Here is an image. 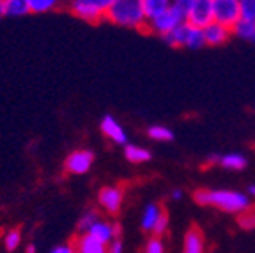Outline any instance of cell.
<instances>
[{"label": "cell", "mask_w": 255, "mask_h": 253, "mask_svg": "<svg viewBox=\"0 0 255 253\" xmlns=\"http://www.w3.org/2000/svg\"><path fill=\"white\" fill-rule=\"evenodd\" d=\"M116 0H69V12L87 23H100L107 20L108 11Z\"/></svg>", "instance_id": "3957f363"}, {"label": "cell", "mask_w": 255, "mask_h": 253, "mask_svg": "<svg viewBox=\"0 0 255 253\" xmlns=\"http://www.w3.org/2000/svg\"><path fill=\"white\" fill-rule=\"evenodd\" d=\"M174 0H143V9L147 14V20H152L156 16L163 14L165 11L172 7Z\"/></svg>", "instance_id": "ffe728a7"}, {"label": "cell", "mask_w": 255, "mask_h": 253, "mask_svg": "<svg viewBox=\"0 0 255 253\" xmlns=\"http://www.w3.org/2000/svg\"><path fill=\"white\" fill-rule=\"evenodd\" d=\"M50 253H76L73 245H60V246H55Z\"/></svg>", "instance_id": "1f68e13d"}, {"label": "cell", "mask_w": 255, "mask_h": 253, "mask_svg": "<svg viewBox=\"0 0 255 253\" xmlns=\"http://www.w3.org/2000/svg\"><path fill=\"white\" fill-rule=\"evenodd\" d=\"M5 16V9H4V0H0V18Z\"/></svg>", "instance_id": "e575fe53"}, {"label": "cell", "mask_w": 255, "mask_h": 253, "mask_svg": "<svg viewBox=\"0 0 255 253\" xmlns=\"http://www.w3.org/2000/svg\"><path fill=\"white\" fill-rule=\"evenodd\" d=\"M241 20V7L238 0H215V21L234 27Z\"/></svg>", "instance_id": "52a82bcc"}, {"label": "cell", "mask_w": 255, "mask_h": 253, "mask_svg": "<svg viewBox=\"0 0 255 253\" xmlns=\"http://www.w3.org/2000/svg\"><path fill=\"white\" fill-rule=\"evenodd\" d=\"M238 2H239V0H238Z\"/></svg>", "instance_id": "8d00e7d4"}, {"label": "cell", "mask_w": 255, "mask_h": 253, "mask_svg": "<svg viewBox=\"0 0 255 253\" xmlns=\"http://www.w3.org/2000/svg\"><path fill=\"white\" fill-rule=\"evenodd\" d=\"M206 46V37H204V28L193 27L191 23H188L186 27V43L184 48L190 50H199V48Z\"/></svg>", "instance_id": "d6986e66"}, {"label": "cell", "mask_w": 255, "mask_h": 253, "mask_svg": "<svg viewBox=\"0 0 255 253\" xmlns=\"http://www.w3.org/2000/svg\"><path fill=\"white\" fill-rule=\"evenodd\" d=\"M183 253H206L202 230L197 229V227H191L188 230L183 241Z\"/></svg>", "instance_id": "5bb4252c"}, {"label": "cell", "mask_w": 255, "mask_h": 253, "mask_svg": "<svg viewBox=\"0 0 255 253\" xmlns=\"http://www.w3.org/2000/svg\"><path fill=\"white\" fill-rule=\"evenodd\" d=\"M232 36V28L225 27V25L213 21L204 28V37H206V44L209 46H222L229 41V37Z\"/></svg>", "instance_id": "8fae6325"}, {"label": "cell", "mask_w": 255, "mask_h": 253, "mask_svg": "<svg viewBox=\"0 0 255 253\" xmlns=\"http://www.w3.org/2000/svg\"><path fill=\"white\" fill-rule=\"evenodd\" d=\"M71 245L76 253H108V245L92 238L91 234H80Z\"/></svg>", "instance_id": "7c38bea8"}, {"label": "cell", "mask_w": 255, "mask_h": 253, "mask_svg": "<svg viewBox=\"0 0 255 253\" xmlns=\"http://www.w3.org/2000/svg\"><path fill=\"white\" fill-rule=\"evenodd\" d=\"M147 136L156 142H170V140H174V131L163 124H154V126H149Z\"/></svg>", "instance_id": "603a6c76"}, {"label": "cell", "mask_w": 255, "mask_h": 253, "mask_svg": "<svg viewBox=\"0 0 255 253\" xmlns=\"http://www.w3.org/2000/svg\"><path fill=\"white\" fill-rule=\"evenodd\" d=\"M172 198H174V200H179L181 197H183V191L179 190V188H175V190H172Z\"/></svg>", "instance_id": "d6a6232c"}, {"label": "cell", "mask_w": 255, "mask_h": 253, "mask_svg": "<svg viewBox=\"0 0 255 253\" xmlns=\"http://www.w3.org/2000/svg\"><path fill=\"white\" fill-rule=\"evenodd\" d=\"M209 161L216 163L222 168H227V170H243L247 166L248 159L241 152H227V154H213L209 156Z\"/></svg>", "instance_id": "4fadbf2b"}, {"label": "cell", "mask_w": 255, "mask_h": 253, "mask_svg": "<svg viewBox=\"0 0 255 253\" xmlns=\"http://www.w3.org/2000/svg\"><path fill=\"white\" fill-rule=\"evenodd\" d=\"M87 234H91L92 238L100 239L105 245H110L114 239H119L121 234H123V229H121L119 223H112V222H105V220H98L94 225L91 227Z\"/></svg>", "instance_id": "9c48e42d"}, {"label": "cell", "mask_w": 255, "mask_h": 253, "mask_svg": "<svg viewBox=\"0 0 255 253\" xmlns=\"http://www.w3.org/2000/svg\"><path fill=\"white\" fill-rule=\"evenodd\" d=\"M193 2H195V0H174V2H172V7L177 12H181V14L184 16V20L188 21V14H190L191 7H193Z\"/></svg>", "instance_id": "f1b7e54d"}, {"label": "cell", "mask_w": 255, "mask_h": 253, "mask_svg": "<svg viewBox=\"0 0 255 253\" xmlns=\"http://www.w3.org/2000/svg\"><path fill=\"white\" fill-rule=\"evenodd\" d=\"M124 252V245L121 239H114V241L108 245V253H123Z\"/></svg>", "instance_id": "4dcf8cb0"}, {"label": "cell", "mask_w": 255, "mask_h": 253, "mask_svg": "<svg viewBox=\"0 0 255 253\" xmlns=\"http://www.w3.org/2000/svg\"><path fill=\"white\" fill-rule=\"evenodd\" d=\"M94 163V154L89 149H78L73 150L71 154L64 161V170L71 175H84L92 168Z\"/></svg>", "instance_id": "5b68a950"}, {"label": "cell", "mask_w": 255, "mask_h": 253, "mask_svg": "<svg viewBox=\"0 0 255 253\" xmlns=\"http://www.w3.org/2000/svg\"><path fill=\"white\" fill-rule=\"evenodd\" d=\"M167 230H168V216H167V213H163V214H161V218H159V222L156 223L154 230H152V236L163 238Z\"/></svg>", "instance_id": "f546056e"}, {"label": "cell", "mask_w": 255, "mask_h": 253, "mask_svg": "<svg viewBox=\"0 0 255 253\" xmlns=\"http://www.w3.org/2000/svg\"><path fill=\"white\" fill-rule=\"evenodd\" d=\"M193 200L200 206H211L220 211L231 214H241L250 209V197L248 193L234 190H197Z\"/></svg>", "instance_id": "6da1fadb"}, {"label": "cell", "mask_w": 255, "mask_h": 253, "mask_svg": "<svg viewBox=\"0 0 255 253\" xmlns=\"http://www.w3.org/2000/svg\"><path fill=\"white\" fill-rule=\"evenodd\" d=\"M184 16L181 12H177L174 7H170L168 11H165L163 14L156 16L152 20H149L147 30L152 34H158V36L165 37L167 34H170L174 28H177L181 23H184Z\"/></svg>", "instance_id": "277c9868"}, {"label": "cell", "mask_w": 255, "mask_h": 253, "mask_svg": "<svg viewBox=\"0 0 255 253\" xmlns=\"http://www.w3.org/2000/svg\"><path fill=\"white\" fill-rule=\"evenodd\" d=\"M98 202L100 206L107 211L108 214H117L123 207L124 202V191L119 186H105L101 188L100 195H98Z\"/></svg>", "instance_id": "ba28073f"}, {"label": "cell", "mask_w": 255, "mask_h": 253, "mask_svg": "<svg viewBox=\"0 0 255 253\" xmlns=\"http://www.w3.org/2000/svg\"><path fill=\"white\" fill-rule=\"evenodd\" d=\"M101 133L107 136L110 142L117 143V145H128V133L124 131V127L121 126V123L112 117V115H105L100 123Z\"/></svg>", "instance_id": "30bf717a"}, {"label": "cell", "mask_w": 255, "mask_h": 253, "mask_svg": "<svg viewBox=\"0 0 255 253\" xmlns=\"http://www.w3.org/2000/svg\"><path fill=\"white\" fill-rule=\"evenodd\" d=\"M165 211L158 206V204H147L145 209L142 213V220H140V225L145 232H152L156 227V223L159 222V218L163 214Z\"/></svg>", "instance_id": "9a60e30c"}, {"label": "cell", "mask_w": 255, "mask_h": 253, "mask_svg": "<svg viewBox=\"0 0 255 253\" xmlns=\"http://www.w3.org/2000/svg\"><path fill=\"white\" fill-rule=\"evenodd\" d=\"M248 197H254V198H255V184L248 186Z\"/></svg>", "instance_id": "836d02e7"}, {"label": "cell", "mask_w": 255, "mask_h": 253, "mask_svg": "<svg viewBox=\"0 0 255 253\" xmlns=\"http://www.w3.org/2000/svg\"><path fill=\"white\" fill-rule=\"evenodd\" d=\"M232 34L247 43H255V20L241 18L238 23L232 27Z\"/></svg>", "instance_id": "2e32d148"}, {"label": "cell", "mask_w": 255, "mask_h": 253, "mask_svg": "<svg viewBox=\"0 0 255 253\" xmlns=\"http://www.w3.org/2000/svg\"><path fill=\"white\" fill-rule=\"evenodd\" d=\"M213 21H215V0H195L188 14V23H191L193 27L206 28Z\"/></svg>", "instance_id": "8992f818"}, {"label": "cell", "mask_w": 255, "mask_h": 253, "mask_svg": "<svg viewBox=\"0 0 255 253\" xmlns=\"http://www.w3.org/2000/svg\"><path fill=\"white\" fill-rule=\"evenodd\" d=\"M28 4H30V11L34 14H44V12L60 9L66 4V0H28Z\"/></svg>", "instance_id": "44dd1931"}, {"label": "cell", "mask_w": 255, "mask_h": 253, "mask_svg": "<svg viewBox=\"0 0 255 253\" xmlns=\"http://www.w3.org/2000/svg\"><path fill=\"white\" fill-rule=\"evenodd\" d=\"M151 150L145 149V147H140V145H133V143H128L124 145V158L128 161L135 163V165H140V163H145L151 159Z\"/></svg>", "instance_id": "e0dca14e"}, {"label": "cell", "mask_w": 255, "mask_h": 253, "mask_svg": "<svg viewBox=\"0 0 255 253\" xmlns=\"http://www.w3.org/2000/svg\"><path fill=\"white\" fill-rule=\"evenodd\" d=\"M143 253H165V243L161 241V238H158V236H152V238L145 243Z\"/></svg>", "instance_id": "4316f807"}, {"label": "cell", "mask_w": 255, "mask_h": 253, "mask_svg": "<svg viewBox=\"0 0 255 253\" xmlns=\"http://www.w3.org/2000/svg\"><path fill=\"white\" fill-rule=\"evenodd\" d=\"M4 9L9 18H21L32 12L28 0H4Z\"/></svg>", "instance_id": "ac0fdd59"}, {"label": "cell", "mask_w": 255, "mask_h": 253, "mask_svg": "<svg viewBox=\"0 0 255 253\" xmlns=\"http://www.w3.org/2000/svg\"><path fill=\"white\" fill-rule=\"evenodd\" d=\"M100 220V214L96 213L94 209H89V211H85L82 216H80V220H78V230H80V234H87L89 230H91V227L94 225L96 222Z\"/></svg>", "instance_id": "cb8c5ba5"}, {"label": "cell", "mask_w": 255, "mask_h": 253, "mask_svg": "<svg viewBox=\"0 0 255 253\" xmlns=\"http://www.w3.org/2000/svg\"><path fill=\"white\" fill-rule=\"evenodd\" d=\"M25 253H36V246H34V245H28L27 246V252H25Z\"/></svg>", "instance_id": "d590c367"}, {"label": "cell", "mask_w": 255, "mask_h": 253, "mask_svg": "<svg viewBox=\"0 0 255 253\" xmlns=\"http://www.w3.org/2000/svg\"><path fill=\"white\" fill-rule=\"evenodd\" d=\"M107 20L117 27L133 30H143L149 23L143 9V0H116L108 11Z\"/></svg>", "instance_id": "7a4b0ae2"}, {"label": "cell", "mask_w": 255, "mask_h": 253, "mask_svg": "<svg viewBox=\"0 0 255 253\" xmlns=\"http://www.w3.org/2000/svg\"><path fill=\"white\" fill-rule=\"evenodd\" d=\"M186 27H188V21L181 23L177 28L167 34L163 37V41L168 44V46H174V48H184V43H186Z\"/></svg>", "instance_id": "7402d4cb"}, {"label": "cell", "mask_w": 255, "mask_h": 253, "mask_svg": "<svg viewBox=\"0 0 255 253\" xmlns=\"http://www.w3.org/2000/svg\"><path fill=\"white\" fill-rule=\"evenodd\" d=\"M238 223L241 229L245 230H254L255 229V211H245L238 216Z\"/></svg>", "instance_id": "484cf974"}, {"label": "cell", "mask_w": 255, "mask_h": 253, "mask_svg": "<svg viewBox=\"0 0 255 253\" xmlns=\"http://www.w3.org/2000/svg\"><path fill=\"white\" fill-rule=\"evenodd\" d=\"M20 243H21V232L18 229H12V230H9V232L5 234L4 246H5V250H7V252H14V250H18Z\"/></svg>", "instance_id": "d4e9b609"}, {"label": "cell", "mask_w": 255, "mask_h": 253, "mask_svg": "<svg viewBox=\"0 0 255 253\" xmlns=\"http://www.w3.org/2000/svg\"><path fill=\"white\" fill-rule=\"evenodd\" d=\"M239 7H241V18L255 20V0H239Z\"/></svg>", "instance_id": "83f0119b"}]
</instances>
